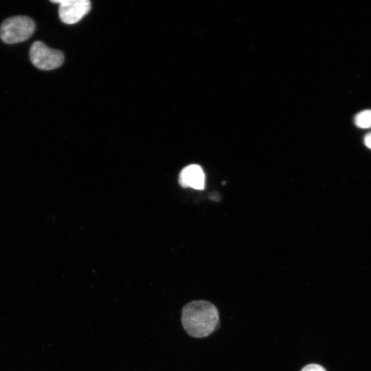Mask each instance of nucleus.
Masks as SVG:
<instances>
[{
  "mask_svg": "<svg viewBox=\"0 0 371 371\" xmlns=\"http://www.w3.org/2000/svg\"><path fill=\"white\" fill-rule=\"evenodd\" d=\"M364 144L368 148L371 149V132L367 133L365 135Z\"/></svg>",
  "mask_w": 371,
  "mask_h": 371,
  "instance_id": "obj_8",
  "label": "nucleus"
},
{
  "mask_svg": "<svg viewBox=\"0 0 371 371\" xmlns=\"http://www.w3.org/2000/svg\"><path fill=\"white\" fill-rule=\"evenodd\" d=\"M31 63L41 70H52L60 67L64 61L62 52L48 47L44 43L34 41L30 48Z\"/></svg>",
  "mask_w": 371,
  "mask_h": 371,
  "instance_id": "obj_3",
  "label": "nucleus"
},
{
  "mask_svg": "<svg viewBox=\"0 0 371 371\" xmlns=\"http://www.w3.org/2000/svg\"><path fill=\"white\" fill-rule=\"evenodd\" d=\"M35 30L34 21L26 16H14L4 20L0 26V38L7 44L23 42Z\"/></svg>",
  "mask_w": 371,
  "mask_h": 371,
  "instance_id": "obj_2",
  "label": "nucleus"
},
{
  "mask_svg": "<svg viewBox=\"0 0 371 371\" xmlns=\"http://www.w3.org/2000/svg\"><path fill=\"white\" fill-rule=\"evenodd\" d=\"M355 125L361 128L371 127V109L363 110L358 113L355 117Z\"/></svg>",
  "mask_w": 371,
  "mask_h": 371,
  "instance_id": "obj_6",
  "label": "nucleus"
},
{
  "mask_svg": "<svg viewBox=\"0 0 371 371\" xmlns=\"http://www.w3.org/2000/svg\"><path fill=\"white\" fill-rule=\"evenodd\" d=\"M205 174L197 164H191L183 168L179 176V184L184 188L203 190L205 187Z\"/></svg>",
  "mask_w": 371,
  "mask_h": 371,
  "instance_id": "obj_5",
  "label": "nucleus"
},
{
  "mask_svg": "<svg viewBox=\"0 0 371 371\" xmlns=\"http://www.w3.org/2000/svg\"><path fill=\"white\" fill-rule=\"evenodd\" d=\"M181 322L185 330L190 336L204 337L218 327V311L214 304L207 301H192L183 308Z\"/></svg>",
  "mask_w": 371,
  "mask_h": 371,
  "instance_id": "obj_1",
  "label": "nucleus"
},
{
  "mask_svg": "<svg viewBox=\"0 0 371 371\" xmlns=\"http://www.w3.org/2000/svg\"><path fill=\"white\" fill-rule=\"evenodd\" d=\"M51 2L59 4V18L62 22L69 25L80 21L91 8L88 0H54Z\"/></svg>",
  "mask_w": 371,
  "mask_h": 371,
  "instance_id": "obj_4",
  "label": "nucleus"
},
{
  "mask_svg": "<svg viewBox=\"0 0 371 371\" xmlns=\"http://www.w3.org/2000/svg\"><path fill=\"white\" fill-rule=\"evenodd\" d=\"M301 371H326L324 367L320 365L311 363L304 366Z\"/></svg>",
  "mask_w": 371,
  "mask_h": 371,
  "instance_id": "obj_7",
  "label": "nucleus"
}]
</instances>
